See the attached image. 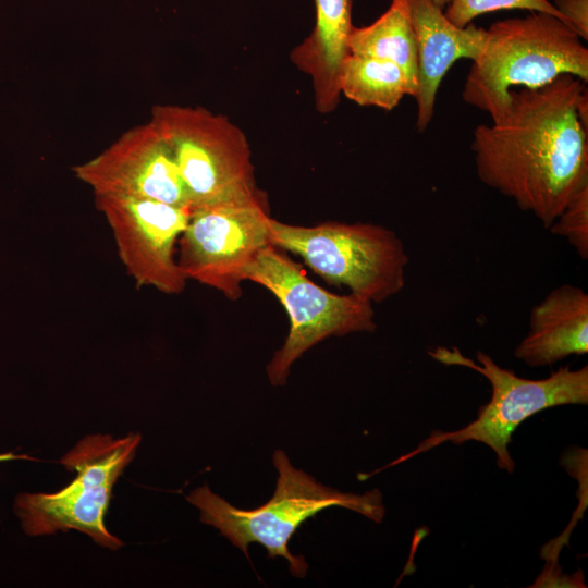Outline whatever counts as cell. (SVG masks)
I'll list each match as a JSON object with an SVG mask.
<instances>
[{
    "instance_id": "6da1fadb",
    "label": "cell",
    "mask_w": 588,
    "mask_h": 588,
    "mask_svg": "<svg viewBox=\"0 0 588 588\" xmlns=\"http://www.w3.org/2000/svg\"><path fill=\"white\" fill-rule=\"evenodd\" d=\"M586 84L563 74L539 88L512 89L506 111L473 133L479 180L547 229L588 182V130L577 114Z\"/></svg>"
},
{
    "instance_id": "7a4b0ae2",
    "label": "cell",
    "mask_w": 588,
    "mask_h": 588,
    "mask_svg": "<svg viewBox=\"0 0 588 588\" xmlns=\"http://www.w3.org/2000/svg\"><path fill=\"white\" fill-rule=\"evenodd\" d=\"M559 17L531 12L497 21L486 29L481 53L471 61L462 98L498 120L513 87L539 88L563 74L588 82V49Z\"/></svg>"
},
{
    "instance_id": "3957f363",
    "label": "cell",
    "mask_w": 588,
    "mask_h": 588,
    "mask_svg": "<svg viewBox=\"0 0 588 588\" xmlns=\"http://www.w3.org/2000/svg\"><path fill=\"white\" fill-rule=\"evenodd\" d=\"M273 464L278 470L275 491L266 504L257 509L240 510L207 486L193 490L187 497L199 509L200 520L218 528L247 558L248 544L260 543L268 558H284L292 575L304 577L308 565L304 556L290 552L289 541L306 519L324 509L341 506L376 523L382 522L385 509L379 490L354 494L326 487L294 468L280 450L273 454Z\"/></svg>"
},
{
    "instance_id": "277c9868",
    "label": "cell",
    "mask_w": 588,
    "mask_h": 588,
    "mask_svg": "<svg viewBox=\"0 0 588 588\" xmlns=\"http://www.w3.org/2000/svg\"><path fill=\"white\" fill-rule=\"evenodd\" d=\"M428 354L446 366H463L482 375L491 384V399L479 408L477 418L467 426L453 431H433L411 453L382 469L446 441L454 444L478 441L491 448L498 466L511 474L515 463L507 448L512 434L524 420L552 406L588 403V366L576 370L564 366L544 379L535 380L518 377L514 371L502 368L481 351L476 353L477 362L463 355L455 346H438L428 351Z\"/></svg>"
},
{
    "instance_id": "5b68a950",
    "label": "cell",
    "mask_w": 588,
    "mask_h": 588,
    "mask_svg": "<svg viewBox=\"0 0 588 588\" xmlns=\"http://www.w3.org/2000/svg\"><path fill=\"white\" fill-rule=\"evenodd\" d=\"M273 246L299 256L326 282L344 285L373 303L399 294L409 261L402 240L373 223L324 222L313 226L270 218Z\"/></svg>"
},
{
    "instance_id": "8992f818",
    "label": "cell",
    "mask_w": 588,
    "mask_h": 588,
    "mask_svg": "<svg viewBox=\"0 0 588 588\" xmlns=\"http://www.w3.org/2000/svg\"><path fill=\"white\" fill-rule=\"evenodd\" d=\"M171 149L191 209L265 197L243 131L201 107L158 105L149 120Z\"/></svg>"
},
{
    "instance_id": "52a82bcc",
    "label": "cell",
    "mask_w": 588,
    "mask_h": 588,
    "mask_svg": "<svg viewBox=\"0 0 588 588\" xmlns=\"http://www.w3.org/2000/svg\"><path fill=\"white\" fill-rule=\"evenodd\" d=\"M140 443V436L131 433L121 439L94 434L81 440L61 463L76 471L74 480L56 493H22L14 504L27 535H50L75 529L91 537L98 544L113 550L123 542L105 526L112 488L131 463Z\"/></svg>"
},
{
    "instance_id": "ba28073f",
    "label": "cell",
    "mask_w": 588,
    "mask_h": 588,
    "mask_svg": "<svg viewBox=\"0 0 588 588\" xmlns=\"http://www.w3.org/2000/svg\"><path fill=\"white\" fill-rule=\"evenodd\" d=\"M246 281L270 291L289 316L285 342L267 365L272 385L285 384L291 366L324 339L373 332L377 328L370 301L351 292L339 295L324 290L272 244L258 255L246 273Z\"/></svg>"
},
{
    "instance_id": "9c48e42d",
    "label": "cell",
    "mask_w": 588,
    "mask_h": 588,
    "mask_svg": "<svg viewBox=\"0 0 588 588\" xmlns=\"http://www.w3.org/2000/svg\"><path fill=\"white\" fill-rule=\"evenodd\" d=\"M270 218L267 196L192 208L177 242L185 278L238 299L248 269L271 244Z\"/></svg>"
},
{
    "instance_id": "30bf717a",
    "label": "cell",
    "mask_w": 588,
    "mask_h": 588,
    "mask_svg": "<svg viewBox=\"0 0 588 588\" xmlns=\"http://www.w3.org/2000/svg\"><path fill=\"white\" fill-rule=\"evenodd\" d=\"M95 201L135 285L182 293L187 279L177 264V242L191 208L130 196H95Z\"/></svg>"
},
{
    "instance_id": "8fae6325",
    "label": "cell",
    "mask_w": 588,
    "mask_h": 588,
    "mask_svg": "<svg viewBox=\"0 0 588 588\" xmlns=\"http://www.w3.org/2000/svg\"><path fill=\"white\" fill-rule=\"evenodd\" d=\"M73 173L95 196L142 197L191 208L171 149L150 121L76 164Z\"/></svg>"
},
{
    "instance_id": "7c38bea8",
    "label": "cell",
    "mask_w": 588,
    "mask_h": 588,
    "mask_svg": "<svg viewBox=\"0 0 588 588\" xmlns=\"http://www.w3.org/2000/svg\"><path fill=\"white\" fill-rule=\"evenodd\" d=\"M416 42V130L424 133L434 114L440 84L460 59L474 61L482 51L486 29L453 24L431 0H408Z\"/></svg>"
},
{
    "instance_id": "4fadbf2b",
    "label": "cell",
    "mask_w": 588,
    "mask_h": 588,
    "mask_svg": "<svg viewBox=\"0 0 588 588\" xmlns=\"http://www.w3.org/2000/svg\"><path fill=\"white\" fill-rule=\"evenodd\" d=\"M587 352L588 294L579 286L563 284L532 306L528 332L514 356L530 367H544Z\"/></svg>"
},
{
    "instance_id": "5bb4252c",
    "label": "cell",
    "mask_w": 588,
    "mask_h": 588,
    "mask_svg": "<svg viewBox=\"0 0 588 588\" xmlns=\"http://www.w3.org/2000/svg\"><path fill=\"white\" fill-rule=\"evenodd\" d=\"M315 25L291 52V60L313 84L316 109L330 113L340 103L339 86L347 38L353 27L352 0H314Z\"/></svg>"
},
{
    "instance_id": "9a60e30c",
    "label": "cell",
    "mask_w": 588,
    "mask_h": 588,
    "mask_svg": "<svg viewBox=\"0 0 588 588\" xmlns=\"http://www.w3.org/2000/svg\"><path fill=\"white\" fill-rule=\"evenodd\" d=\"M347 51L397 64L416 89V42L408 0H391L388 9L371 24L353 26L347 38Z\"/></svg>"
},
{
    "instance_id": "2e32d148",
    "label": "cell",
    "mask_w": 588,
    "mask_h": 588,
    "mask_svg": "<svg viewBox=\"0 0 588 588\" xmlns=\"http://www.w3.org/2000/svg\"><path fill=\"white\" fill-rule=\"evenodd\" d=\"M341 95L359 106L393 110L404 96H415V86L397 64L382 59L347 53L340 71Z\"/></svg>"
},
{
    "instance_id": "e0dca14e",
    "label": "cell",
    "mask_w": 588,
    "mask_h": 588,
    "mask_svg": "<svg viewBox=\"0 0 588 588\" xmlns=\"http://www.w3.org/2000/svg\"><path fill=\"white\" fill-rule=\"evenodd\" d=\"M513 9L548 13L565 23L551 0H451L443 12L450 22L465 27L480 15Z\"/></svg>"
},
{
    "instance_id": "ac0fdd59",
    "label": "cell",
    "mask_w": 588,
    "mask_h": 588,
    "mask_svg": "<svg viewBox=\"0 0 588 588\" xmlns=\"http://www.w3.org/2000/svg\"><path fill=\"white\" fill-rule=\"evenodd\" d=\"M549 230L565 238L583 260L588 259V182L574 193Z\"/></svg>"
},
{
    "instance_id": "d6986e66",
    "label": "cell",
    "mask_w": 588,
    "mask_h": 588,
    "mask_svg": "<svg viewBox=\"0 0 588 588\" xmlns=\"http://www.w3.org/2000/svg\"><path fill=\"white\" fill-rule=\"evenodd\" d=\"M565 23L583 39L588 40V0H553Z\"/></svg>"
},
{
    "instance_id": "ffe728a7",
    "label": "cell",
    "mask_w": 588,
    "mask_h": 588,
    "mask_svg": "<svg viewBox=\"0 0 588 588\" xmlns=\"http://www.w3.org/2000/svg\"><path fill=\"white\" fill-rule=\"evenodd\" d=\"M436 5L441 8L442 10L445 9V7L450 3L451 0H431Z\"/></svg>"
},
{
    "instance_id": "44dd1931",
    "label": "cell",
    "mask_w": 588,
    "mask_h": 588,
    "mask_svg": "<svg viewBox=\"0 0 588 588\" xmlns=\"http://www.w3.org/2000/svg\"><path fill=\"white\" fill-rule=\"evenodd\" d=\"M551 1H553V0H551Z\"/></svg>"
}]
</instances>
